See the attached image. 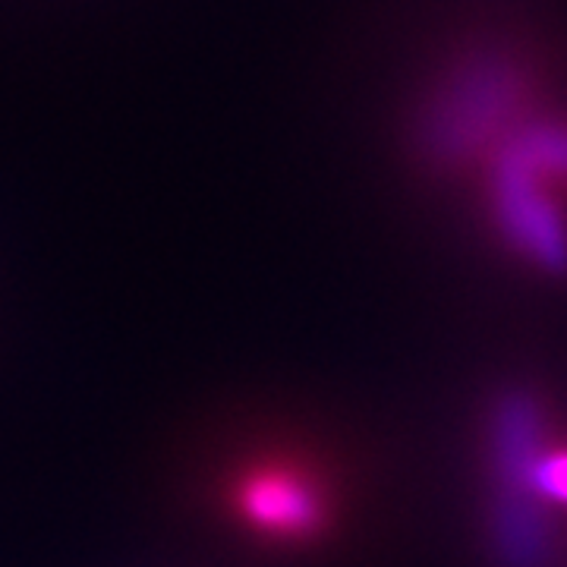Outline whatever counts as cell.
Segmentation results:
<instances>
[{
  "instance_id": "obj_1",
  "label": "cell",
  "mask_w": 567,
  "mask_h": 567,
  "mask_svg": "<svg viewBox=\"0 0 567 567\" xmlns=\"http://www.w3.org/2000/svg\"><path fill=\"white\" fill-rule=\"evenodd\" d=\"M416 145L470 183L495 246L536 275H567V85L524 41L473 39L442 58Z\"/></svg>"
},
{
  "instance_id": "obj_2",
  "label": "cell",
  "mask_w": 567,
  "mask_h": 567,
  "mask_svg": "<svg viewBox=\"0 0 567 567\" xmlns=\"http://www.w3.org/2000/svg\"><path fill=\"white\" fill-rule=\"evenodd\" d=\"M492 548L505 567H551L567 517V429L543 398L511 391L488 416Z\"/></svg>"
},
{
  "instance_id": "obj_3",
  "label": "cell",
  "mask_w": 567,
  "mask_h": 567,
  "mask_svg": "<svg viewBox=\"0 0 567 567\" xmlns=\"http://www.w3.org/2000/svg\"><path fill=\"white\" fill-rule=\"evenodd\" d=\"M240 511L271 536L306 539L324 527L328 502L319 483L297 470H262L240 486Z\"/></svg>"
}]
</instances>
